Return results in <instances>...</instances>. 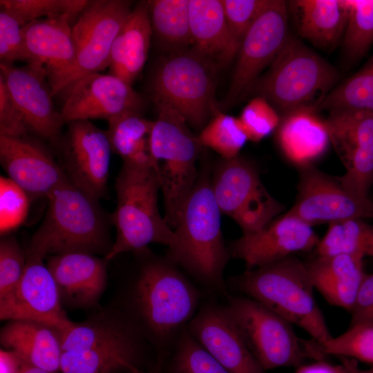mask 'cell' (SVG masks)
<instances>
[{
	"instance_id": "9a60e30c",
	"label": "cell",
	"mask_w": 373,
	"mask_h": 373,
	"mask_svg": "<svg viewBox=\"0 0 373 373\" xmlns=\"http://www.w3.org/2000/svg\"><path fill=\"white\" fill-rule=\"evenodd\" d=\"M288 211L312 227L329 224L352 218H373V200L350 191L339 177L311 166L302 169L296 200Z\"/></svg>"
},
{
	"instance_id": "ab89813d",
	"label": "cell",
	"mask_w": 373,
	"mask_h": 373,
	"mask_svg": "<svg viewBox=\"0 0 373 373\" xmlns=\"http://www.w3.org/2000/svg\"><path fill=\"white\" fill-rule=\"evenodd\" d=\"M30 197L8 177L0 178V232L4 235L23 223Z\"/></svg>"
},
{
	"instance_id": "f6af8a7d",
	"label": "cell",
	"mask_w": 373,
	"mask_h": 373,
	"mask_svg": "<svg viewBox=\"0 0 373 373\" xmlns=\"http://www.w3.org/2000/svg\"><path fill=\"white\" fill-rule=\"evenodd\" d=\"M30 132L21 111L0 78V135L21 137Z\"/></svg>"
},
{
	"instance_id": "8d00e7d4",
	"label": "cell",
	"mask_w": 373,
	"mask_h": 373,
	"mask_svg": "<svg viewBox=\"0 0 373 373\" xmlns=\"http://www.w3.org/2000/svg\"><path fill=\"white\" fill-rule=\"evenodd\" d=\"M202 146L220 154L223 159L238 155L248 140L239 118L217 111L198 136Z\"/></svg>"
},
{
	"instance_id": "681fc988",
	"label": "cell",
	"mask_w": 373,
	"mask_h": 373,
	"mask_svg": "<svg viewBox=\"0 0 373 373\" xmlns=\"http://www.w3.org/2000/svg\"><path fill=\"white\" fill-rule=\"evenodd\" d=\"M342 364L344 365L351 373H373V365L368 369H361L353 359L339 357Z\"/></svg>"
},
{
	"instance_id": "603a6c76",
	"label": "cell",
	"mask_w": 373,
	"mask_h": 373,
	"mask_svg": "<svg viewBox=\"0 0 373 373\" xmlns=\"http://www.w3.org/2000/svg\"><path fill=\"white\" fill-rule=\"evenodd\" d=\"M72 18L61 16L32 21L23 27L28 64L46 71L51 92L72 68L75 57Z\"/></svg>"
},
{
	"instance_id": "1f68e13d",
	"label": "cell",
	"mask_w": 373,
	"mask_h": 373,
	"mask_svg": "<svg viewBox=\"0 0 373 373\" xmlns=\"http://www.w3.org/2000/svg\"><path fill=\"white\" fill-rule=\"evenodd\" d=\"M153 34L158 44L170 52L192 44L189 0L148 1Z\"/></svg>"
},
{
	"instance_id": "52a82bcc",
	"label": "cell",
	"mask_w": 373,
	"mask_h": 373,
	"mask_svg": "<svg viewBox=\"0 0 373 373\" xmlns=\"http://www.w3.org/2000/svg\"><path fill=\"white\" fill-rule=\"evenodd\" d=\"M157 174L153 167L123 164L116 180L117 205L112 221L116 237L104 256L108 262L128 251H142L151 243L169 247L173 230L159 211Z\"/></svg>"
},
{
	"instance_id": "b9f144b4",
	"label": "cell",
	"mask_w": 373,
	"mask_h": 373,
	"mask_svg": "<svg viewBox=\"0 0 373 373\" xmlns=\"http://www.w3.org/2000/svg\"><path fill=\"white\" fill-rule=\"evenodd\" d=\"M231 35L239 47L246 34L271 0H222Z\"/></svg>"
},
{
	"instance_id": "277c9868",
	"label": "cell",
	"mask_w": 373,
	"mask_h": 373,
	"mask_svg": "<svg viewBox=\"0 0 373 373\" xmlns=\"http://www.w3.org/2000/svg\"><path fill=\"white\" fill-rule=\"evenodd\" d=\"M227 284L232 291L259 302L298 325L319 345L333 337L314 298L305 262L296 256L245 270L229 278Z\"/></svg>"
},
{
	"instance_id": "4fadbf2b",
	"label": "cell",
	"mask_w": 373,
	"mask_h": 373,
	"mask_svg": "<svg viewBox=\"0 0 373 373\" xmlns=\"http://www.w3.org/2000/svg\"><path fill=\"white\" fill-rule=\"evenodd\" d=\"M285 1L271 0L242 41L229 90L221 108L227 109L246 96L262 70L276 57L289 35Z\"/></svg>"
},
{
	"instance_id": "f1b7e54d",
	"label": "cell",
	"mask_w": 373,
	"mask_h": 373,
	"mask_svg": "<svg viewBox=\"0 0 373 373\" xmlns=\"http://www.w3.org/2000/svg\"><path fill=\"white\" fill-rule=\"evenodd\" d=\"M152 35L148 1H142L133 8L113 41L109 74L132 85L146 61Z\"/></svg>"
},
{
	"instance_id": "d590c367",
	"label": "cell",
	"mask_w": 373,
	"mask_h": 373,
	"mask_svg": "<svg viewBox=\"0 0 373 373\" xmlns=\"http://www.w3.org/2000/svg\"><path fill=\"white\" fill-rule=\"evenodd\" d=\"M166 364L167 373H229L194 338L186 327L177 338Z\"/></svg>"
},
{
	"instance_id": "ac0fdd59",
	"label": "cell",
	"mask_w": 373,
	"mask_h": 373,
	"mask_svg": "<svg viewBox=\"0 0 373 373\" xmlns=\"http://www.w3.org/2000/svg\"><path fill=\"white\" fill-rule=\"evenodd\" d=\"M24 274L15 289L0 300L1 320H28L59 332L73 323L67 316L56 285L43 259L26 256Z\"/></svg>"
},
{
	"instance_id": "e0dca14e",
	"label": "cell",
	"mask_w": 373,
	"mask_h": 373,
	"mask_svg": "<svg viewBox=\"0 0 373 373\" xmlns=\"http://www.w3.org/2000/svg\"><path fill=\"white\" fill-rule=\"evenodd\" d=\"M62 146V169L69 181L98 200L104 197L113 152L107 132L89 120L70 122Z\"/></svg>"
},
{
	"instance_id": "83f0119b",
	"label": "cell",
	"mask_w": 373,
	"mask_h": 373,
	"mask_svg": "<svg viewBox=\"0 0 373 373\" xmlns=\"http://www.w3.org/2000/svg\"><path fill=\"white\" fill-rule=\"evenodd\" d=\"M287 4L302 38L326 51L342 42L348 17L345 0H294Z\"/></svg>"
},
{
	"instance_id": "ee69618b",
	"label": "cell",
	"mask_w": 373,
	"mask_h": 373,
	"mask_svg": "<svg viewBox=\"0 0 373 373\" xmlns=\"http://www.w3.org/2000/svg\"><path fill=\"white\" fill-rule=\"evenodd\" d=\"M23 27L11 13L1 9V63L13 64L16 61H23L28 63V56L24 44Z\"/></svg>"
},
{
	"instance_id": "4316f807",
	"label": "cell",
	"mask_w": 373,
	"mask_h": 373,
	"mask_svg": "<svg viewBox=\"0 0 373 373\" xmlns=\"http://www.w3.org/2000/svg\"><path fill=\"white\" fill-rule=\"evenodd\" d=\"M0 343L35 366L61 372L60 332L52 326L28 320L8 321L1 329Z\"/></svg>"
},
{
	"instance_id": "f907efd6",
	"label": "cell",
	"mask_w": 373,
	"mask_h": 373,
	"mask_svg": "<svg viewBox=\"0 0 373 373\" xmlns=\"http://www.w3.org/2000/svg\"><path fill=\"white\" fill-rule=\"evenodd\" d=\"M140 373H161V372L156 370H149V371H142Z\"/></svg>"
},
{
	"instance_id": "44dd1931",
	"label": "cell",
	"mask_w": 373,
	"mask_h": 373,
	"mask_svg": "<svg viewBox=\"0 0 373 373\" xmlns=\"http://www.w3.org/2000/svg\"><path fill=\"white\" fill-rule=\"evenodd\" d=\"M186 328L229 373H265L225 304L211 300L200 305Z\"/></svg>"
},
{
	"instance_id": "7c38bea8",
	"label": "cell",
	"mask_w": 373,
	"mask_h": 373,
	"mask_svg": "<svg viewBox=\"0 0 373 373\" xmlns=\"http://www.w3.org/2000/svg\"><path fill=\"white\" fill-rule=\"evenodd\" d=\"M126 0L88 1L73 26L75 61L52 91L62 93L78 79L108 68L113 41L132 11Z\"/></svg>"
},
{
	"instance_id": "8fae6325",
	"label": "cell",
	"mask_w": 373,
	"mask_h": 373,
	"mask_svg": "<svg viewBox=\"0 0 373 373\" xmlns=\"http://www.w3.org/2000/svg\"><path fill=\"white\" fill-rule=\"evenodd\" d=\"M211 187L221 213L231 218L243 234L259 231L284 209L266 189L254 166L238 155L223 159Z\"/></svg>"
},
{
	"instance_id": "816d5d0a",
	"label": "cell",
	"mask_w": 373,
	"mask_h": 373,
	"mask_svg": "<svg viewBox=\"0 0 373 373\" xmlns=\"http://www.w3.org/2000/svg\"><path fill=\"white\" fill-rule=\"evenodd\" d=\"M140 372H126V373H140Z\"/></svg>"
},
{
	"instance_id": "2e32d148",
	"label": "cell",
	"mask_w": 373,
	"mask_h": 373,
	"mask_svg": "<svg viewBox=\"0 0 373 373\" xmlns=\"http://www.w3.org/2000/svg\"><path fill=\"white\" fill-rule=\"evenodd\" d=\"M61 115L66 123L90 119L108 122L129 113H141L143 97L119 77L99 73L88 75L63 93Z\"/></svg>"
},
{
	"instance_id": "5bb4252c",
	"label": "cell",
	"mask_w": 373,
	"mask_h": 373,
	"mask_svg": "<svg viewBox=\"0 0 373 373\" xmlns=\"http://www.w3.org/2000/svg\"><path fill=\"white\" fill-rule=\"evenodd\" d=\"M329 141L345 172L339 177L352 192L363 197L373 186V113L352 109L329 111L324 120Z\"/></svg>"
},
{
	"instance_id": "484cf974",
	"label": "cell",
	"mask_w": 373,
	"mask_h": 373,
	"mask_svg": "<svg viewBox=\"0 0 373 373\" xmlns=\"http://www.w3.org/2000/svg\"><path fill=\"white\" fill-rule=\"evenodd\" d=\"M193 49L217 67L229 63L238 46L229 32L222 0H189Z\"/></svg>"
},
{
	"instance_id": "5b68a950",
	"label": "cell",
	"mask_w": 373,
	"mask_h": 373,
	"mask_svg": "<svg viewBox=\"0 0 373 373\" xmlns=\"http://www.w3.org/2000/svg\"><path fill=\"white\" fill-rule=\"evenodd\" d=\"M48 207L40 227L25 251L28 256L70 253L95 255L110 251L108 225L98 199L79 189L69 180L47 198Z\"/></svg>"
},
{
	"instance_id": "d4e9b609",
	"label": "cell",
	"mask_w": 373,
	"mask_h": 373,
	"mask_svg": "<svg viewBox=\"0 0 373 373\" xmlns=\"http://www.w3.org/2000/svg\"><path fill=\"white\" fill-rule=\"evenodd\" d=\"M363 260L350 254H315L305 264L314 288L329 304L350 312L367 275Z\"/></svg>"
},
{
	"instance_id": "7402d4cb",
	"label": "cell",
	"mask_w": 373,
	"mask_h": 373,
	"mask_svg": "<svg viewBox=\"0 0 373 373\" xmlns=\"http://www.w3.org/2000/svg\"><path fill=\"white\" fill-rule=\"evenodd\" d=\"M0 162L8 178L30 198H46L68 180L61 166L39 142L28 135H0Z\"/></svg>"
},
{
	"instance_id": "f546056e",
	"label": "cell",
	"mask_w": 373,
	"mask_h": 373,
	"mask_svg": "<svg viewBox=\"0 0 373 373\" xmlns=\"http://www.w3.org/2000/svg\"><path fill=\"white\" fill-rule=\"evenodd\" d=\"M277 128L278 143L283 155L302 169L313 166L330 143L325 121L310 109L283 116Z\"/></svg>"
},
{
	"instance_id": "30bf717a",
	"label": "cell",
	"mask_w": 373,
	"mask_h": 373,
	"mask_svg": "<svg viewBox=\"0 0 373 373\" xmlns=\"http://www.w3.org/2000/svg\"><path fill=\"white\" fill-rule=\"evenodd\" d=\"M218 67L193 48L171 53L157 66L151 80L155 103L174 108L195 129H202L219 109L215 100Z\"/></svg>"
},
{
	"instance_id": "6da1fadb",
	"label": "cell",
	"mask_w": 373,
	"mask_h": 373,
	"mask_svg": "<svg viewBox=\"0 0 373 373\" xmlns=\"http://www.w3.org/2000/svg\"><path fill=\"white\" fill-rule=\"evenodd\" d=\"M200 300L199 289L166 258L141 266L130 287L126 313L155 347L157 370L162 371Z\"/></svg>"
},
{
	"instance_id": "836d02e7",
	"label": "cell",
	"mask_w": 373,
	"mask_h": 373,
	"mask_svg": "<svg viewBox=\"0 0 373 373\" xmlns=\"http://www.w3.org/2000/svg\"><path fill=\"white\" fill-rule=\"evenodd\" d=\"M336 109L373 113V56L356 73L336 86L314 111Z\"/></svg>"
},
{
	"instance_id": "7bdbcfd3",
	"label": "cell",
	"mask_w": 373,
	"mask_h": 373,
	"mask_svg": "<svg viewBox=\"0 0 373 373\" xmlns=\"http://www.w3.org/2000/svg\"><path fill=\"white\" fill-rule=\"evenodd\" d=\"M26 267V253L15 238H3L0 242V300L15 289Z\"/></svg>"
},
{
	"instance_id": "cb8c5ba5",
	"label": "cell",
	"mask_w": 373,
	"mask_h": 373,
	"mask_svg": "<svg viewBox=\"0 0 373 373\" xmlns=\"http://www.w3.org/2000/svg\"><path fill=\"white\" fill-rule=\"evenodd\" d=\"M107 262L93 254L70 253L49 256L46 266L61 303L86 308L97 303L106 287Z\"/></svg>"
},
{
	"instance_id": "8992f818",
	"label": "cell",
	"mask_w": 373,
	"mask_h": 373,
	"mask_svg": "<svg viewBox=\"0 0 373 373\" xmlns=\"http://www.w3.org/2000/svg\"><path fill=\"white\" fill-rule=\"evenodd\" d=\"M338 78L335 68L289 34L269 69L250 92L266 99L284 116L300 109L314 111Z\"/></svg>"
},
{
	"instance_id": "ba28073f",
	"label": "cell",
	"mask_w": 373,
	"mask_h": 373,
	"mask_svg": "<svg viewBox=\"0 0 373 373\" xmlns=\"http://www.w3.org/2000/svg\"><path fill=\"white\" fill-rule=\"evenodd\" d=\"M155 104L158 115L150 135V152L163 195L164 218L173 230L198 180L196 162L202 146L174 108L165 102Z\"/></svg>"
},
{
	"instance_id": "7a4b0ae2",
	"label": "cell",
	"mask_w": 373,
	"mask_h": 373,
	"mask_svg": "<svg viewBox=\"0 0 373 373\" xmlns=\"http://www.w3.org/2000/svg\"><path fill=\"white\" fill-rule=\"evenodd\" d=\"M221 214L209 175L201 173L181 207L166 258L209 292L227 297L223 275L231 255L222 238Z\"/></svg>"
},
{
	"instance_id": "ffe728a7",
	"label": "cell",
	"mask_w": 373,
	"mask_h": 373,
	"mask_svg": "<svg viewBox=\"0 0 373 373\" xmlns=\"http://www.w3.org/2000/svg\"><path fill=\"white\" fill-rule=\"evenodd\" d=\"M0 78L30 132L59 144L62 126L66 122L61 113L53 105L51 88L44 69L32 64L17 67L1 63Z\"/></svg>"
},
{
	"instance_id": "f35d334b",
	"label": "cell",
	"mask_w": 373,
	"mask_h": 373,
	"mask_svg": "<svg viewBox=\"0 0 373 373\" xmlns=\"http://www.w3.org/2000/svg\"><path fill=\"white\" fill-rule=\"evenodd\" d=\"M325 356L350 358L373 365V322L350 325L342 334L319 345Z\"/></svg>"
},
{
	"instance_id": "e575fe53",
	"label": "cell",
	"mask_w": 373,
	"mask_h": 373,
	"mask_svg": "<svg viewBox=\"0 0 373 373\" xmlns=\"http://www.w3.org/2000/svg\"><path fill=\"white\" fill-rule=\"evenodd\" d=\"M348 17L341 42L346 58L356 61L373 44V0H345Z\"/></svg>"
},
{
	"instance_id": "bcb514c9",
	"label": "cell",
	"mask_w": 373,
	"mask_h": 373,
	"mask_svg": "<svg viewBox=\"0 0 373 373\" xmlns=\"http://www.w3.org/2000/svg\"><path fill=\"white\" fill-rule=\"evenodd\" d=\"M350 313V325L373 322V274L365 277Z\"/></svg>"
},
{
	"instance_id": "c3c4849f",
	"label": "cell",
	"mask_w": 373,
	"mask_h": 373,
	"mask_svg": "<svg viewBox=\"0 0 373 373\" xmlns=\"http://www.w3.org/2000/svg\"><path fill=\"white\" fill-rule=\"evenodd\" d=\"M295 373H351L344 365H333L325 360L303 364L296 367Z\"/></svg>"
},
{
	"instance_id": "d6986e66",
	"label": "cell",
	"mask_w": 373,
	"mask_h": 373,
	"mask_svg": "<svg viewBox=\"0 0 373 373\" xmlns=\"http://www.w3.org/2000/svg\"><path fill=\"white\" fill-rule=\"evenodd\" d=\"M319 239L312 227L287 211L258 231L243 234L228 247L231 256L244 261L246 270L262 267L316 249Z\"/></svg>"
},
{
	"instance_id": "9c48e42d",
	"label": "cell",
	"mask_w": 373,
	"mask_h": 373,
	"mask_svg": "<svg viewBox=\"0 0 373 373\" xmlns=\"http://www.w3.org/2000/svg\"><path fill=\"white\" fill-rule=\"evenodd\" d=\"M225 304L250 351L265 371L325 360L318 343L299 338L293 324L259 302L228 294Z\"/></svg>"
},
{
	"instance_id": "4dcf8cb0",
	"label": "cell",
	"mask_w": 373,
	"mask_h": 373,
	"mask_svg": "<svg viewBox=\"0 0 373 373\" xmlns=\"http://www.w3.org/2000/svg\"><path fill=\"white\" fill-rule=\"evenodd\" d=\"M153 126V122L141 113H129L109 121L106 132L112 151L122 158L124 164L154 168L149 146Z\"/></svg>"
},
{
	"instance_id": "d6a6232c",
	"label": "cell",
	"mask_w": 373,
	"mask_h": 373,
	"mask_svg": "<svg viewBox=\"0 0 373 373\" xmlns=\"http://www.w3.org/2000/svg\"><path fill=\"white\" fill-rule=\"evenodd\" d=\"M314 251L322 256L344 254L373 258V225L361 218L329 224Z\"/></svg>"
},
{
	"instance_id": "7dc6e473",
	"label": "cell",
	"mask_w": 373,
	"mask_h": 373,
	"mask_svg": "<svg viewBox=\"0 0 373 373\" xmlns=\"http://www.w3.org/2000/svg\"><path fill=\"white\" fill-rule=\"evenodd\" d=\"M1 362L6 373H52L30 364L11 351L1 350Z\"/></svg>"
},
{
	"instance_id": "60d3db41",
	"label": "cell",
	"mask_w": 373,
	"mask_h": 373,
	"mask_svg": "<svg viewBox=\"0 0 373 373\" xmlns=\"http://www.w3.org/2000/svg\"><path fill=\"white\" fill-rule=\"evenodd\" d=\"M239 119L248 140L256 142L277 128L281 118L266 99L256 96L244 107Z\"/></svg>"
},
{
	"instance_id": "74e56055",
	"label": "cell",
	"mask_w": 373,
	"mask_h": 373,
	"mask_svg": "<svg viewBox=\"0 0 373 373\" xmlns=\"http://www.w3.org/2000/svg\"><path fill=\"white\" fill-rule=\"evenodd\" d=\"M87 0H1V9L11 13L24 26L40 19L69 16L79 17L88 4Z\"/></svg>"
},
{
	"instance_id": "3957f363",
	"label": "cell",
	"mask_w": 373,
	"mask_h": 373,
	"mask_svg": "<svg viewBox=\"0 0 373 373\" xmlns=\"http://www.w3.org/2000/svg\"><path fill=\"white\" fill-rule=\"evenodd\" d=\"M60 336L61 373L146 371L147 340L126 312L73 323Z\"/></svg>"
}]
</instances>
